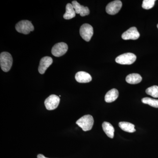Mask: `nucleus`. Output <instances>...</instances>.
<instances>
[{"label":"nucleus","instance_id":"nucleus-1","mask_svg":"<svg viewBox=\"0 0 158 158\" xmlns=\"http://www.w3.org/2000/svg\"><path fill=\"white\" fill-rule=\"evenodd\" d=\"M13 59L11 54L8 52H3L0 55V65L3 71L7 72L11 69Z\"/></svg>","mask_w":158,"mask_h":158},{"label":"nucleus","instance_id":"nucleus-2","mask_svg":"<svg viewBox=\"0 0 158 158\" xmlns=\"http://www.w3.org/2000/svg\"><path fill=\"white\" fill-rule=\"evenodd\" d=\"M94 123L93 117L90 115H85L76 122L77 124L85 131L91 130L93 127Z\"/></svg>","mask_w":158,"mask_h":158},{"label":"nucleus","instance_id":"nucleus-3","mask_svg":"<svg viewBox=\"0 0 158 158\" xmlns=\"http://www.w3.org/2000/svg\"><path fill=\"white\" fill-rule=\"evenodd\" d=\"M15 29L17 32L24 34H30L34 31V27L31 21L27 20H22L15 25Z\"/></svg>","mask_w":158,"mask_h":158},{"label":"nucleus","instance_id":"nucleus-4","mask_svg":"<svg viewBox=\"0 0 158 158\" xmlns=\"http://www.w3.org/2000/svg\"><path fill=\"white\" fill-rule=\"evenodd\" d=\"M137 59L135 54L132 53H126L118 56L116 59V62L122 65H131Z\"/></svg>","mask_w":158,"mask_h":158},{"label":"nucleus","instance_id":"nucleus-5","mask_svg":"<svg viewBox=\"0 0 158 158\" xmlns=\"http://www.w3.org/2000/svg\"><path fill=\"white\" fill-rule=\"evenodd\" d=\"M80 34L84 40L88 42L90 41L93 35V27L89 24H84L80 28Z\"/></svg>","mask_w":158,"mask_h":158},{"label":"nucleus","instance_id":"nucleus-6","mask_svg":"<svg viewBox=\"0 0 158 158\" xmlns=\"http://www.w3.org/2000/svg\"><path fill=\"white\" fill-rule=\"evenodd\" d=\"M60 98L55 94H52L46 99L44 105L47 110H52L58 107L60 102Z\"/></svg>","mask_w":158,"mask_h":158},{"label":"nucleus","instance_id":"nucleus-7","mask_svg":"<svg viewBox=\"0 0 158 158\" xmlns=\"http://www.w3.org/2000/svg\"><path fill=\"white\" fill-rule=\"evenodd\" d=\"M68 49V45L65 43H59L53 47L52 53L55 56L60 57L66 53Z\"/></svg>","mask_w":158,"mask_h":158},{"label":"nucleus","instance_id":"nucleus-8","mask_svg":"<svg viewBox=\"0 0 158 158\" xmlns=\"http://www.w3.org/2000/svg\"><path fill=\"white\" fill-rule=\"evenodd\" d=\"M122 7V3L119 0H116L109 3L106 7V11L108 14L114 15L117 14Z\"/></svg>","mask_w":158,"mask_h":158},{"label":"nucleus","instance_id":"nucleus-9","mask_svg":"<svg viewBox=\"0 0 158 158\" xmlns=\"http://www.w3.org/2000/svg\"><path fill=\"white\" fill-rule=\"evenodd\" d=\"M140 34L135 27L130 28L122 35V38L124 40H135L140 37Z\"/></svg>","mask_w":158,"mask_h":158},{"label":"nucleus","instance_id":"nucleus-10","mask_svg":"<svg viewBox=\"0 0 158 158\" xmlns=\"http://www.w3.org/2000/svg\"><path fill=\"white\" fill-rule=\"evenodd\" d=\"M53 62V59L50 57H43L40 62L38 71L39 73L43 74L45 73L46 70L49 67Z\"/></svg>","mask_w":158,"mask_h":158},{"label":"nucleus","instance_id":"nucleus-11","mask_svg":"<svg viewBox=\"0 0 158 158\" xmlns=\"http://www.w3.org/2000/svg\"><path fill=\"white\" fill-rule=\"evenodd\" d=\"M72 5L73 6L76 14H80L81 16H86L90 14V10L88 7L81 6L77 1H73Z\"/></svg>","mask_w":158,"mask_h":158},{"label":"nucleus","instance_id":"nucleus-12","mask_svg":"<svg viewBox=\"0 0 158 158\" xmlns=\"http://www.w3.org/2000/svg\"><path fill=\"white\" fill-rule=\"evenodd\" d=\"M76 80L80 83H87L91 81L92 77L88 73L80 71L77 73L75 75Z\"/></svg>","mask_w":158,"mask_h":158},{"label":"nucleus","instance_id":"nucleus-13","mask_svg":"<svg viewBox=\"0 0 158 158\" xmlns=\"http://www.w3.org/2000/svg\"><path fill=\"white\" fill-rule=\"evenodd\" d=\"M118 96V90L117 89H112L109 90L105 95V101L108 103L115 101Z\"/></svg>","mask_w":158,"mask_h":158},{"label":"nucleus","instance_id":"nucleus-14","mask_svg":"<svg viewBox=\"0 0 158 158\" xmlns=\"http://www.w3.org/2000/svg\"><path fill=\"white\" fill-rule=\"evenodd\" d=\"M102 128L106 135L109 138H113L114 135L115 129L112 125L107 122H104L102 123Z\"/></svg>","mask_w":158,"mask_h":158},{"label":"nucleus","instance_id":"nucleus-15","mask_svg":"<svg viewBox=\"0 0 158 158\" xmlns=\"http://www.w3.org/2000/svg\"><path fill=\"white\" fill-rule=\"evenodd\" d=\"M142 77L138 73L130 74L127 77L126 81L128 83L132 85L138 84L142 81Z\"/></svg>","mask_w":158,"mask_h":158},{"label":"nucleus","instance_id":"nucleus-16","mask_svg":"<svg viewBox=\"0 0 158 158\" xmlns=\"http://www.w3.org/2000/svg\"><path fill=\"white\" fill-rule=\"evenodd\" d=\"M75 11L73 6L71 4L68 3L66 6V11L63 15V18L65 19H70L76 16Z\"/></svg>","mask_w":158,"mask_h":158},{"label":"nucleus","instance_id":"nucleus-17","mask_svg":"<svg viewBox=\"0 0 158 158\" xmlns=\"http://www.w3.org/2000/svg\"><path fill=\"white\" fill-rule=\"evenodd\" d=\"M119 127L122 130L129 133H134L136 131L135 126L132 123L127 122H121L118 123Z\"/></svg>","mask_w":158,"mask_h":158},{"label":"nucleus","instance_id":"nucleus-18","mask_svg":"<svg viewBox=\"0 0 158 158\" xmlns=\"http://www.w3.org/2000/svg\"><path fill=\"white\" fill-rule=\"evenodd\" d=\"M142 102L145 104L149 105L154 108H158V100L146 97L142 99Z\"/></svg>","mask_w":158,"mask_h":158},{"label":"nucleus","instance_id":"nucleus-19","mask_svg":"<svg viewBox=\"0 0 158 158\" xmlns=\"http://www.w3.org/2000/svg\"><path fill=\"white\" fill-rule=\"evenodd\" d=\"M146 93L148 95L158 98V86L154 85L148 88L146 90Z\"/></svg>","mask_w":158,"mask_h":158},{"label":"nucleus","instance_id":"nucleus-20","mask_svg":"<svg viewBox=\"0 0 158 158\" xmlns=\"http://www.w3.org/2000/svg\"><path fill=\"white\" fill-rule=\"evenodd\" d=\"M155 0H144L142 3V7L144 9H150L154 6Z\"/></svg>","mask_w":158,"mask_h":158},{"label":"nucleus","instance_id":"nucleus-21","mask_svg":"<svg viewBox=\"0 0 158 158\" xmlns=\"http://www.w3.org/2000/svg\"><path fill=\"white\" fill-rule=\"evenodd\" d=\"M37 158H48L44 156L43 155L40 154H38V156H37Z\"/></svg>","mask_w":158,"mask_h":158},{"label":"nucleus","instance_id":"nucleus-22","mask_svg":"<svg viewBox=\"0 0 158 158\" xmlns=\"http://www.w3.org/2000/svg\"><path fill=\"white\" fill-rule=\"evenodd\" d=\"M157 28H158V24L157 26Z\"/></svg>","mask_w":158,"mask_h":158}]
</instances>
